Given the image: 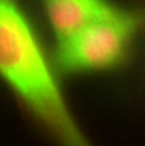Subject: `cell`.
<instances>
[{
  "mask_svg": "<svg viewBox=\"0 0 145 146\" xmlns=\"http://www.w3.org/2000/svg\"><path fill=\"white\" fill-rule=\"evenodd\" d=\"M0 77L60 146H93L76 123L38 35L16 0H0Z\"/></svg>",
  "mask_w": 145,
  "mask_h": 146,
  "instance_id": "1",
  "label": "cell"
},
{
  "mask_svg": "<svg viewBox=\"0 0 145 146\" xmlns=\"http://www.w3.org/2000/svg\"><path fill=\"white\" fill-rule=\"evenodd\" d=\"M140 23L141 18L137 12L116 6L106 16L58 41L57 64L71 74L118 66L127 56Z\"/></svg>",
  "mask_w": 145,
  "mask_h": 146,
  "instance_id": "2",
  "label": "cell"
},
{
  "mask_svg": "<svg viewBox=\"0 0 145 146\" xmlns=\"http://www.w3.org/2000/svg\"><path fill=\"white\" fill-rule=\"evenodd\" d=\"M57 42L109 14L117 5L109 0H42Z\"/></svg>",
  "mask_w": 145,
  "mask_h": 146,
  "instance_id": "3",
  "label": "cell"
}]
</instances>
